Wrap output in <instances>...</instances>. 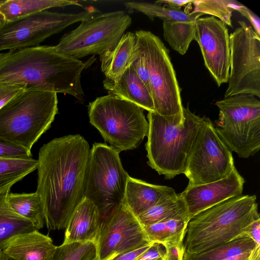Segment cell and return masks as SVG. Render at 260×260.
<instances>
[{
	"label": "cell",
	"instance_id": "23",
	"mask_svg": "<svg viewBox=\"0 0 260 260\" xmlns=\"http://www.w3.org/2000/svg\"><path fill=\"white\" fill-rule=\"evenodd\" d=\"M184 215H187L185 203L180 193L173 189L137 217L142 225H146Z\"/></svg>",
	"mask_w": 260,
	"mask_h": 260
},
{
	"label": "cell",
	"instance_id": "14",
	"mask_svg": "<svg viewBox=\"0 0 260 260\" xmlns=\"http://www.w3.org/2000/svg\"><path fill=\"white\" fill-rule=\"evenodd\" d=\"M152 243L137 217L122 203L102 219L93 260H110Z\"/></svg>",
	"mask_w": 260,
	"mask_h": 260
},
{
	"label": "cell",
	"instance_id": "19",
	"mask_svg": "<svg viewBox=\"0 0 260 260\" xmlns=\"http://www.w3.org/2000/svg\"><path fill=\"white\" fill-rule=\"evenodd\" d=\"M103 86L109 94L131 102L148 112H155L149 91L131 66L115 80L105 78Z\"/></svg>",
	"mask_w": 260,
	"mask_h": 260
},
{
	"label": "cell",
	"instance_id": "20",
	"mask_svg": "<svg viewBox=\"0 0 260 260\" xmlns=\"http://www.w3.org/2000/svg\"><path fill=\"white\" fill-rule=\"evenodd\" d=\"M173 188L147 183L129 176L122 203L137 217Z\"/></svg>",
	"mask_w": 260,
	"mask_h": 260
},
{
	"label": "cell",
	"instance_id": "34",
	"mask_svg": "<svg viewBox=\"0 0 260 260\" xmlns=\"http://www.w3.org/2000/svg\"><path fill=\"white\" fill-rule=\"evenodd\" d=\"M183 239L180 238L163 243L165 254L162 260H183L184 254Z\"/></svg>",
	"mask_w": 260,
	"mask_h": 260
},
{
	"label": "cell",
	"instance_id": "43",
	"mask_svg": "<svg viewBox=\"0 0 260 260\" xmlns=\"http://www.w3.org/2000/svg\"><path fill=\"white\" fill-rule=\"evenodd\" d=\"M1 1L0 2V4H1ZM2 18V16H1V13H0V19ZM2 22H0V24L2 23Z\"/></svg>",
	"mask_w": 260,
	"mask_h": 260
},
{
	"label": "cell",
	"instance_id": "5",
	"mask_svg": "<svg viewBox=\"0 0 260 260\" xmlns=\"http://www.w3.org/2000/svg\"><path fill=\"white\" fill-rule=\"evenodd\" d=\"M57 93L26 89L0 109V140L30 150L58 113Z\"/></svg>",
	"mask_w": 260,
	"mask_h": 260
},
{
	"label": "cell",
	"instance_id": "7",
	"mask_svg": "<svg viewBox=\"0 0 260 260\" xmlns=\"http://www.w3.org/2000/svg\"><path fill=\"white\" fill-rule=\"evenodd\" d=\"M255 95L241 93L216 102L219 117L215 129L232 152L244 158L260 149V101Z\"/></svg>",
	"mask_w": 260,
	"mask_h": 260
},
{
	"label": "cell",
	"instance_id": "15",
	"mask_svg": "<svg viewBox=\"0 0 260 260\" xmlns=\"http://www.w3.org/2000/svg\"><path fill=\"white\" fill-rule=\"evenodd\" d=\"M194 40L200 47L206 68L218 86L227 83L230 48L226 25L213 16L199 18L196 21Z\"/></svg>",
	"mask_w": 260,
	"mask_h": 260
},
{
	"label": "cell",
	"instance_id": "1",
	"mask_svg": "<svg viewBox=\"0 0 260 260\" xmlns=\"http://www.w3.org/2000/svg\"><path fill=\"white\" fill-rule=\"evenodd\" d=\"M90 148L79 134L55 138L39 150L36 192L42 201L49 230L66 229L85 198Z\"/></svg>",
	"mask_w": 260,
	"mask_h": 260
},
{
	"label": "cell",
	"instance_id": "30",
	"mask_svg": "<svg viewBox=\"0 0 260 260\" xmlns=\"http://www.w3.org/2000/svg\"><path fill=\"white\" fill-rule=\"evenodd\" d=\"M241 3L234 0H194L192 12L209 14L233 27L232 12Z\"/></svg>",
	"mask_w": 260,
	"mask_h": 260
},
{
	"label": "cell",
	"instance_id": "35",
	"mask_svg": "<svg viewBox=\"0 0 260 260\" xmlns=\"http://www.w3.org/2000/svg\"><path fill=\"white\" fill-rule=\"evenodd\" d=\"M25 89L21 86L0 82V109Z\"/></svg>",
	"mask_w": 260,
	"mask_h": 260
},
{
	"label": "cell",
	"instance_id": "8",
	"mask_svg": "<svg viewBox=\"0 0 260 260\" xmlns=\"http://www.w3.org/2000/svg\"><path fill=\"white\" fill-rule=\"evenodd\" d=\"M135 34L145 51L154 111L173 124H181L184 118L181 89L169 50L158 37L149 31L140 30Z\"/></svg>",
	"mask_w": 260,
	"mask_h": 260
},
{
	"label": "cell",
	"instance_id": "3",
	"mask_svg": "<svg viewBox=\"0 0 260 260\" xmlns=\"http://www.w3.org/2000/svg\"><path fill=\"white\" fill-rule=\"evenodd\" d=\"M259 218L255 195L229 198L196 215L188 223L184 254L198 253L246 236Z\"/></svg>",
	"mask_w": 260,
	"mask_h": 260
},
{
	"label": "cell",
	"instance_id": "10",
	"mask_svg": "<svg viewBox=\"0 0 260 260\" xmlns=\"http://www.w3.org/2000/svg\"><path fill=\"white\" fill-rule=\"evenodd\" d=\"M132 22L131 17L122 11L101 13L81 22L54 47L78 59L90 55L101 56L116 47Z\"/></svg>",
	"mask_w": 260,
	"mask_h": 260
},
{
	"label": "cell",
	"instance_id": "4",
	"mask_svg": "<svg viewBox=\"0 0 260 260\" xmlns=\"http://www.w3.org/2000/svg\"><path fill=\"white\" fill-rule=\"evenodd\" d=\"M183 120L178 125L170 123L154 111H149V129L145 145L148 165L165 178L184 174L188 156L204 117L183 108Z\"/></svg>",
	"mask_w": 260,
	"mask_h": 260
},
{
	"label": "cell",
	"instance_id": "24",
	"mask_svg": "<svg viewBox=\"0 0 260 260\" xmlns=\"http://www.w3.org/2000/svg\"><path fill=\"white\" fill-rule=\"evenodd\" d=\"M7 200L11 209L32 223L37 230L44 226L45 222L44 207L41 197L36 191L22 193L10 191Z\"/></svg>",
	"mask_w": 260,
	"mask_h": 260
},
{
	"label": "cell",
	"instance_id": "33",
	"mask_svg": "<svg viewBox=\"0 0 260 260\" xmlns=\"http://www.w3.org/2000/svg\"><path fill=\"white\" fill-rule=\"evenodd\" d=\"M31 158L30 150L0 140V158L27 159Z\"/></svg>",
	"mask_w": 260,
	"mask_h": 260
},
{
	"label": "cell",
	"instance_id": "41",
	"mask_svg": "<svg viewBox=\"0 0 260 260\" xmlns=\"http://www.w3.org/2000/svg\"><path fill=\"white\" fill-rule=\"evenodd\" d=\"M0 260H16L5 254L3 251H0Z\"/></svg>",
	"mask_w": 260,
	"mask_h": 260
},
{
	"label": "cell",
	"instance_id": "6",
	"mask_svg": "<svg viewBox=\"0 0 260 260\" xmlns=\"http://www.w3.org/2000/svg\"><path fill=\"white\" fill-rule=\"evenodd\" d=\"M88 113L90 123L119 152L137 148L148 134L143 109L113 94L90 102Z\"/></svg>",
	"mask_w": 260,
	"mask_h": 260
},
{
	"label": "cell",
	"instance_id": "31",
	"mask_svg": "<svg viewBox=\"0 0 260 260\" xmlns=\"http://www.w3.org/2000/svg\"><path fill=\"white\" fill-rule=\"evenodd\" d=\"M95 254L93 242L63 243L56 246L50 260H93Z\"/></svg>",
	"mask_w": 260,
	"mask_h": 260
},
{
	"label": "cell",
	"instance_id": "40",
	"mask_svg": "<svg viewBox=\"0 0 260 260\" xmlns=\"http://www.w3.org/2000/svg\"><path fill=\"white\" fill-rule=\"evenodd\" d=\"M194 0H161L155 2V4H165L167 7L174 9L180 10L182 6H187L193 3Z\"/></svg>",
	"mask_w": 260,
	"mask_h": 260
},
{
	"label": "cell",
	"instance_id": "32",
	"mask_svg": "<svg viewBox=\"0 0 260 260\" xmlns=\"http://www.w3.org/2000/svg\"><path fill=\"white\" fill-rule=\"evenodd\" d=\"M130 66L134 69L150 92L149 76L147 61L143 44L141 40L137 37L136 47Z\"/></svg>",
	"mask_w": 260,
	"mask_h": 260
},
{
	"label": "cell",
	"instance_id": "42",
	"mask_svg": "<svg viewBox=\"0 0 260 260\" xmlns=\"http://www.w3.org/2000/svg\"><path fill=\"white\" fill-rule=\"evenodd\" d=\"M152 260H162V258H159L154 259H152Z\"/></svg>",
	"mask_w": 260,
	"mask_h": 260
},
{
	"label": "cell",
	"instance_id": "12",
	"mask_svg": "<svg viewBox=\"0 0 260 260\" xmlns=\"http://www.w3.org/2000/svg\"><path fill=\"white\" fill-rule=\"evenodd\" d=\"M235 167L232 151L211 120L204 116L186 161L184 174L188 179V185L218 181L228 176Z\"/></svg>",
	"mask_w": 260,
	"mask_h": 260
},
{
	"label": "cell",
	"instance_id": "44",
	"mask_svg": "<svg viewBox=\"0 0 260 260\" xmlns=\"http://www.w3.org/2000/svg\"><path fill=\"white\" fill-rule=\"evenodd\" d=\"M0 251H1V250H0Z\"/></svg>",
	"mask_w": 260,
	"mask_h": 260
},
{
	"label": "cell",
	"instance_id": "25",
	"mask_svg": "<svg viewBox=\"0 0 260 260\" xmlns=\"http://www.w3.org/2000/svg\"><path fill=\"white\" fill-rule=\"evenodd\" d=\"M10 189L0 194V250L17 235L37 230L28 220L19 215L9 206L7 200Z\"/></svg>",
	"mask_w": 260,
	"mask_h": 260
},
{
	"label": "cell",
	"instance_id": "11",
	"mask_svg": "<svg viewBox=\"0 0 260 260\" xmlns=\"http://www.w3.org/2000/svg\"><path fill=\"white\" fill-rule=\"evenodd\" d=\"M102 13L94 7L77 13L39 12L0 24V51L39 46L69 26Z\"/></svg>",
	"mask_w": 260,
	"mask_h": 260
},
{
	"label": "cell",
	"instance_id": "36",
	"mask_svg": "<svg viewBox=\"0 0 260 260\" xmlns=\"http://www.w3.org/2000/svg\"><path fill=\"white\" fill-rule=\"evenodd\" d=\"M152 244L129 252L121 253L110 260H151V255L147 250Z\"/></svg>",
	"mask_w": 260,
	"mask_h": 260
},
{
	"label": "cell",
	"instance_id": "17",
	"mask_svg": "<svg viewBox=\"0 0 260 260\" xmlns=\"http://www.w3.org/2000/svg\"><path fill=\"white\" fill-rule=\"evenodd\" d=\"M102 221L96 206L84 198L69 219L65 229L63 243L91 242L95 244Z\"/></svg>",
	"mask_w": 260,
	"mask_h": 260
},
{
	"label": "cell",
	"instance_id": "38",
	"mask_svg": "<svg viewBox=\"0 0 260 260\" xmlns=\"http://www.w3.org/2000/svg\"><path fill=\"white\" fill-rule=\"evenodd\" d=\"M246 235L252 239L256 246H260V218L251 223L246 230Z\"/></svg>",
	"mask_w": 260,
	"mask_h": 260
},
{
	"label": "cell",
	"instance_id": "27",
	"mask_svg": "<svg viewBox=\"0 0 260 260\" xmlns=\"http://www.w3.org/2000/svg\"><path fill=\"white\" fill-rule=\"evenodd\" d=\"M196 21H163L164 39L181 55L186 53L194 39Z\"/></svg>",
	"mask_w": 260,
	"mask_h": 260
},
{
	"label": "cell",
	"instance_id": "18",
	"mask_svg": "<svg viewBox=\"0 0 260 260\" xmlns=\"http://www.w3.org/2000/svg\"><path fill=\"white\" fill-rule=\"evenodd\" d=\"M55 247L50 237L35 230L16 235L2 251L16 260H50Z\"/></svg>",
	"mask_w": 260,
	"mask_h": 260
},
{
	"label": "cell",
	"instance_id": "21",
	"mask_svg": "<svg viewBox=\"0 0 260 260\" xmlns=\"http://www.w3.org/2000/svg\"><path fill=\"white\" fill-rule=\"evenodd\" d=\"M136 42L135 33L125 32L114 49L100 56L101 69L106 79L116 80L130 66Z\"/></svg>",
	"mask_w": 260,
	"mask_h": 260
},
{
	"label": "cell",
	"instance_id": "13",
	"mask_svg": "<svg viewBox=\"0 0 260 260\" xmlns=\"http://www.w3.org/2000/svg\"><path fill=\"white\" fill-rule=\"evenodd\" d=\"M229 35L228 86L224 97L241 93L260 97V37L243 21Z\"/></svg>",
	"mask_w": 260,
	"mask_h": 260
},
{
	"label": "cell",
	"instance_id": "26",
	"mask_svg": "<svg viewBox=\"0 0 260 260\" xmlns=\"http://www.w3.org/2000/svg\"><path fill=\"white\" fill-rule=\"evenodd\" d=\"M255 247L252 239L246 235L198 253L184 254L183 260H222L242 253L250 252Z\"/></svg>",
	"mask_w": 260,
	"mask_h": 260
},
{
	"label": "cell",
	"instance_id": "2",
	"mask_svg": "<svg viewBox=\"0 0 260 260\" xmlns=\"http://www.w3.org/2000/svg\"><path fill=\"white\" fill-rule=\"evenodd\" d=\"M87 64L54 46H38L0 53V82L61 93L84 100L81 73Z\"/></svg>",
	"mask_w": 260,
	"mask_h": 260
},
{
	"label": "cell",
	"instance_id": "29",
	"mask_svg": "<svg viewBox=\"0 0 260 260\" xmlns=\"http://www.w3.org/2000/svg\"><path fill=\"white\" fill-rule=\"evenodd\" d=\"M123 5L127 9L142 13L152 21L155 18H158L163 21H196L200 16L204 15L200 13L183 11L181 9L174 10L155 3L129 2Z\"/></svg>",
	"mask_w": 260,
	"mask_h": 260
},
{
	"label": "cell",
	"instance_id": "39",
	"mask_svg": "<svg viewBox=\"0 0 260 260\" xmlns=\"http://www.w3.org/2000/svg\"><path fill=\"white\" fill-rule=\"evenodd\" d=\"M260 246H256L250 252L242 253L222 260H260Z\"/></svg>",
	"mask_w": 260,
	"mask_h": 260
},
{
	"label": "cell",
	"instance_id": "28",
	"mask_svg": "<svg viewBox=\"0 0 260 260\" xmlns=\"http://www.w3.org/2000/svg\"><path fill=\"white\" fill-rule=\"evenodd\" d=\"M38 160L0 158V194L37 169Z\"/></svg>",
	"mask_w": 260,
	"mask_h": 260
},
{
	"label": "cell",
	"instance_id": "37",
	"mask_svg": "<svg viewBox=\"0 0 260 260\" xmlns=\"http://www.w3.org/2000/svg\"><path fill=\"white\" fill-rule=\"evenodd\" d=\"M236 10L239 12L249 20L253 26V29L260 37V19L258 16L242 4L237 6Z\"/></svg>",
	"mask_w": 260,
	"mask_h": 260
},
{
	"label": "cell",
	"instance_id": "22",
	"mask_svg": "<svg viewBox=\"0 0 260 260\" xmlns=\"http://www.w3.org/2000/svg\"><path fill=\"white\" fill-rule=\"evenodd\" d=\"M82 7L77 1L66 0H7L1 1L0 13L2 20L11 21L55 7L68 6Z\"/></svg>",
	"mask_w": 260,
	"mask_h": 260
},
{
	"label": "cell",
	"instance_id": "9",
	"mask_svg": "<svg viewBox=\"0 0 260 260\" xmlns=\"http://www.w3.org/2000/svg\"><path fill=\"white\" fill-rule=\"evenodd\" d=\"M119 152L101 143H94L90 149L84 196L96 206L102 219L123 200L129 176L122 167Z\"/></svg>",
	"mask_w": 260,
	"mask_h": 260
},
{
	"label": "cell",
	"instance_id": "16",
	"mask_svg": "<svg viewBox=\"0 0 260 260\" xmlns=\"http://www.w3.org/2000/svg\"><path fill=\"white\" fill-rule=\"evenodd\" d=\"M244 179L235 167L225 178L211 183L187 185L180 193L189 220L200 212L232 197L242 194Z\"/></svg>",
	"mask_w": 260,
	"mask_h": 260
}]
</instances>
